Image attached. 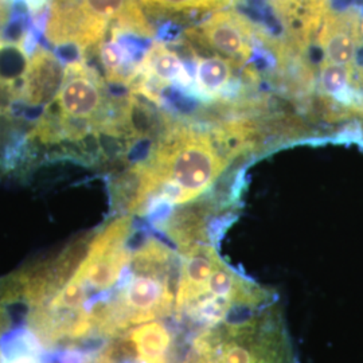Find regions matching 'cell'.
<instances>
[{"label":"cell","instance_id":"obj_1","mask_svg":"<svg viewBox=\"0 0 363 363\" xmlns=\"http://www.w3.org/2000/svg\"><path fill=\"white\" fill-rule=\"evenodd\" d=\"M130 104L112 108L104 81L85 60H72L60 91L28 135L48 147L79 144L99 133L117 136L130 125Z\"/></svg>","mask_w":363,"mask_h":363},{"label":"cell","instance_id":"obj_2","mask_svg":"<svg viewBox=\"0 0 363 363\" xmlns=\"http://www.w3.org/2000/svg\"><path fill=\"white\" fill-rule=\"evenodd\" d=\"M111 30L154 37L140 0H49L45 37L58 49H72L85 58Z\"/></svg>","mask_w":363,"mask_h":363},{"label":"cell","instance_id":"obj_3","mask_svg":"<svg viewBox=\"0 0 363 363\" xmlns=\"http://www.w3.org/2000/svg\"><path fill=\"white\" fill-rule=\"evenodd\" d=\"M196 31L210 49L237 65H247L252 58L255 28L242 13L220 10L208 16Z\"/></svg>","mask_w":363,"mask_h":363},{"label":"cell","instance_id":"obj_4","mask_svg":"<svg viewBox=\"0 0 363 363\" xmlns=\"http://www.w3.org/2000/svg\"><path fill=\"white\" fill-rule=\"evenodd\" d=\"M65 76L62 60L38 45L28 57L16 99L28 106L49 105L60 91Z\"/></svg>","mask_w":363,"mask_h":363},{"label":"cell","instance_id":"obj_5","mask_svg":"<svg viewBox=\"0 0 363 363\" xmlns=\"http://www.w3.org/2000/svg\"><path fill=\"white\" fill-rule=\"evenodd\" d=\"M190 81L178 52L162 42H155L144 52L138 74L132 84L135 91L143 93L151 100L154 86L164 88L172 84L187 86Z\"/></svg>","mask_w":363,"mask_h":363},{"label":"cell","instance_id":"obj_6","mask_svg":"<svg viewBox=\"0 0 363 363\" xmlns=\"http://www.w3.org/2000/svg\"><path fill=\"white\" fill-rule=\"evenodd\" d=\"M358 13H334L327 10L319 33V46L325 52V61L337 65L355 66L357 50L361 39Z\"/></svg>","mask_w":363,"mask_h":363},{"label":"cell","instance_id":"obj_7","mask_svg":"<svg viewBox=\"0 0 363 363\" xmlns=\"http://www.w3.org/2000/svg\"><path fill=\"white\" fill-rule=\"evenodd\" d=\"M237 64L222 57H201L195 62V84L206 96H216L225 91L234 77Z\"/></svg>","mask_w":363,"mask_h":363},{"label":"cell","instance_id":"obj_8","mask_svg":"<svg viewBox=\"0 0 363 363\" xmlns=\"http://www.w3.org/2000/svg\"><path fill=\"white\" fill-rule=\"evenodd\" d=\"M238 0H140L143 10L156 15L211 13L232 6Z\"/></svg>","mask_w":363,"mask_h":363},{"label":"cell","instance_id":"obj_9","mask_svg":"<svg viewBox=\"0 0 363 363\" xmlns=\"http://www.w3.org/2000/svg\"><path fill=\"white\" fill-rule=\"evenodd\" d=\"M57 363H117L109 345L91 350H66L58 352Z\"/></svg>","mask_w":363,"mask_h":363},{"label":"cell","instance_id":"obj_10","mask_svg":"<svg viewBox=\"0 0 363 363\" xmlns=\"http://www.w3.org/2000/svg\"><path fill=\"white\" fill-rule=\"evenodd\" d=\"M13 303L0 292V363L7 361V337L13 328Z\"/></svg>","mask_w":363,"mask_h":363},{"label":"cell","instance_id":"obj_11","mask_svg":"<svg viewBox=\"0 0 363 363\" xmlns=\"http://www.w3.org/2000/svg\"><path fill=\"white\" fill-rule=\"evenodd\" d=\"M115 354V357H116L117 363H136L133 362V361H130L128 358H124V357H121V355H118L116 352H113Z\"/></svg>","mask_w":363,"mask_h":363}]
</instances>
